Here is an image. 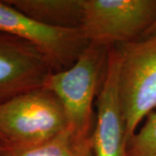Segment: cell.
<instances>
[{
	"label": "cell",
	"instance_id": "cell-5",
	"mask_svg": "<svg viewBox=\"0 0 156 156\" xmlns=\"http://www.w3.org/2000/svg\"><path fill=\"white\" fill-rule=\"evenodd\" d=\"M0 31L24 39L48 57L54 72L70 68L89 41L80 28H59L39 23L0 1Z\"/></svg>",
	"mask_w": 156,
	"mask_h": 156
},
{
	"label": "cell",
	"instance_id": "cell-3",
	"mask_svg": "<svg viewBox=\"0 0 156 156\" xmlns=\"http://www.w3.org/2000/svg\"><path fill=\"white\" fill-rule=\"evenodd\" d=\"M118 55V92L127 138L156 108V35L114 46Z\"/></svg>",
	"mask_w": 156,
	"mask_h": 156
},
{
	"label": "cell",
	"instance_id": "cell-1",
	"mask_svg": "<svg viewBox=\"0 0 156 156\" xmlns=\"http://www.w3.org/2000/svg\"><path fill=\"white\" fill-rule=\"evenodd\" d=\"M109 48L89 43L71 67L52 72L44 85L61 101L69 132L89 144L95 124L93 103L106 75Z\"/></svg>",
	"mask_w": 156,
	"mask_h": 156
},
{
	"label": "cell",
	"instance_id": "cell-8",
	"mask_svg": "<svg viewBox=\"0 0 156 156\" xmlns=\"http://www.w3.org/2000/svg\"><path fill=\"white\" fill-rule=\"evenodd\" d=\"M39 23L59 28H80L83 0H3Z\"/></svg>",
	"mask_w": 156,
	"mask_h": 156
},
{
	"label": "cell",
	"instance_id": "cell-2",
	"mask_svg": "<svg viewBox=\"0 0 156 156\" xmlns=\"http://www.w3.org/2000/svg\"><path fill=\"white\" fill-rule=\"evenodd\" d=\"M66 128L67 119L61 101L44 87L0 103V136L8 146L37 145Z\"/></svg>",
	"mask_w": 156,
	"mask_h": 156
},
{
	"label": "cell",
	"instance_id": "cell-10",
	"mask_svg": "<svg viewBox=\"0 0 156 156\" xmlns=\"http://www.w3.org/2000/svg\"><path fill=\"white\" fill-rule=\"evenodd\" d=\"M128 156H156V112L146 117L139 131L128 140Z\"/></svg>",
	"mask_w": 156,
	"mask_h": 156
},
{
	"label": "cell",
	"instance_id": "cell-11",
	"mask_svg": "<svg viewBox=\"0 0 156 156\" xmlns=\"http://www.w3.org/2000/svg\"><path fill=\"white\" fill-rule=\"evenodd\" d=\"M156 35V20L155 22L152 25H151V27L147 31H146L145 33L142 35V37H140V39H143V38H147V37H153V36H155Z\"/></svg>",
	"mask_w": 156,
	"mask_h": 156
},
{
	"label": "cell",
	"instance_id": "cell-13",
	"mask_svg": "<svg viewBox=\"0 0 156 156\" xmlns=\"http://www.w3.org/2000/svg\"><path fill=\"white\" fill-rule=\"evenodd\" d=\"M0 137H1V136H0ZM1 138H2V137H1ZM2 139H3V138H2ZM3 140H4V139H3Z\"/></svg>",
	"mask_w": 156,
	"mask_h": 156
},
{
	"label": "cell",
	"instance_id": "cell-6",
	"mask_svg": "<svg viewBox=\"0 0 156 156\" xmlns=\"http://www.w3.org/2000/svg\"><path fill=\"white\" fill-rule=\"evenodd\" d=\"M52 72L50 60L37 46L0 31V103L44 87Z\"/></svg>",
	"mask_w": 156,
	"mask_h": 156
},
{
	"label": "cell",
	"instance_id": "cell-12",
	"mask_svg": "<svg viewBox=\"0 0 156 156\" xmlns=\"http://www.w3.org/2000/svg\"><path fill=\"white\" fill-rule=\"evenodd\" d=\"M7 145H8V144H7L5 141L0 137V150H2V149H3L4 147H5Z\"/></svg>",
	"mask_w": 156,
	"mask_h": 156
},
{
	"label": "cell",
	"instance_id": "cell-9",
	"mask_svg": "<svg viewBox=\"0 0 156 156\" xmlns=\"http://www.w3.org/2000/svg\"><path fill=\"white\" fill-rule=\"evenodd\" d=\"M0 156H94L92 145L73 136L69 130L54 138L30 147L6 146L0 150Z\"/></svg>",
	"mask_w": 156,
	"mask_h": 156
},
{
	"label": "cell",
	"instance_id": "cell-4",
	"mask_svg": "<svg viewBox=\"0 0 156 156\" xmlns=\"http://www.w3.org/2000/svg\"><path fill=\"white\" fill-rule=\"evenodd\" d=\"M156 20V0H83L80 29L106 47L140 39Z\"/></svg>",
	"mask_w": 156,
	"mask_h": 156
},
{
	"label": "cell",
	"instance_id": "cell-7",
	"mask_svg": "<svg viewBox=\"0 0 156 156\" xmlns=\"http://www.w3.org/2000/svg\"><path fill=\"white\" fill-rule=\"evenodd\" d=\"M97 114L91 144L94 156H128V138L118 92V55L108 50L106 75L96 98Z\"/></svg>",
	"mask_w": 156,
	"mask_h": 156
}]
</instances>
